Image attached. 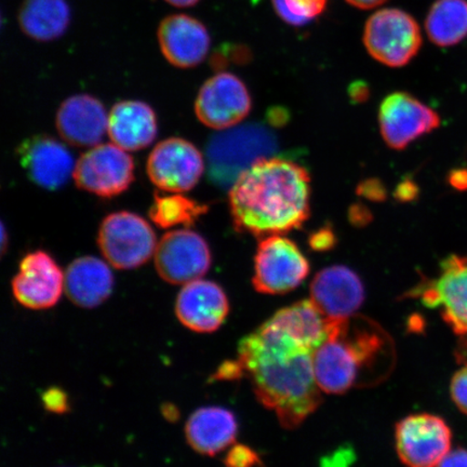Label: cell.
Wrapping results in <instances>:
<instances>
[{
  "mask_svg": "<svg viewBox=\"0 0 467 467\" xmlns=\"http://www.w3.org/2000/svg\"><path fill=\"white\" fill-rule=\"evenodd\" d=\"M230 312V302L223 289L210 280L197 279L184 285L175 302V314L181 324L200 334L217 331Z\"/></svg>",
  "mask_w": 467,
  "mask_h": 467,
  "instance_id": "18",
  "label": "cell"
},
{
  "mask_svg": "<svg viewBox=\"0 0 467 467\" xmlns=\"http://www.w3.org/2000/svg\"><path fill=\"white\" fill-rule=\"evenodd\" d=\"M17 159L28 178L46 190L61 189L74 173L73 156L67 146L46 134L25 140L17 148Z\"/></svg>",
  "mask_w": 467,
  "mask_h": 467,
  "instance_id": "17",
  "label": "cell"
},
{
  "mask_svg": "<svg viewBox=\"0 0 467 467\" xmlns=\"http://www.w3.org/2000/svg\"><path fill=\"white\" fill-rule=\"evenodd\" d=\"M167 3L175 5V7L185 8L192 7L196 5L200 0H166Z\"/></svg>",
  "mask_w": 467,
  "mask_h": 467,
  "instance_id": "37",
  "label": "cell"
},
{
  "mask_svg": "<svg viewBox=\"0 0 467 467\" xmlns=\"http://www.w3.org/2000/svg\"><path fill=\"white\" fill-rule=\"evenodd\" d=\"M395 365L392 338L381 326L364 317L329 321V334L314 353L318 387L327 394H344L373 387Z\"/></svg>",
  "mask_w": 467,
  "mask_h": 467,
  "instance_id": "3",
  "label": "cell"
},
{
  "mask_svg": "<svg viewBox=\"0 0 467 467\" xmlns=\"http://www.w3.org/2000/svg\"><path fill=\"white\" fill-rule=\"evenodd\" d=\"M13 294L21 306L31 309L55 306L62 296L64 275L57 262L45 251L28 254L13 279Z\"/></svg>",
  "mask_w": 467,
  "mask_h": 467,
  "instance_id": "15",
  "label": "cell"
},
{
  "mask_svg": "<svg viewBox=\"0 0 467 467\" xmlns=\"http://www.w3.org/2000/svg\"><path fill=\"white\" fill-rule=\"evenodd\" d=\"M208 212V206L181 194L165 195L155 192L150 218L161 229L177 225H192Z\"/></svg>",
  "mask_w": 467,
  "mask_h": 467,
  "instance_id": "27",
  "label": "cell"
},
{
  "mask_svg": "<svg viewBox=\"0 0 467 467\" xmlns=\"http://www.w3.org/2000/svg\"><path fill=\"white\" fill-rule=\"evenodd\" d=\"M42 400L45 409L50 412L63 414L68 411L67 395L61 389L50 388L45 390Z\"/></svg>",
  "mask_w": 467,
  "mask_h": 467,
  "instance_id": "31",
  "label": "cell"
},
{
  "mask_svg": "<svg viewBox=\"0 0 467 467\" xmlns=\"http://www.w3.org/2000/svg\"><path fill=\"white\" fill-rule=\"evenodd\" d=\"M451 429L434 414H412L396 425V451L407 467H437L451 451Z\"/></svg>",
  "mask_w": 467,
  "mask_h": 467,
  "instance_id": "8",
  "label": "cell"
},
{
  "mask_svg": "<svg viewBox=\"0 0 467 467\" xmlns=\"http://www.w3.org/2000/svg\"><path fill=\"white\" fill-rule=\"evenodd\" d=\"M238 232L256 237L301 229L311 209V178L305 167L283 159H262L239 175L230 191Z\"/></svg>",
  "mask_w": 467,
  "mask_h": 467,
  "instance_id": "2",
  "label": "cell"
},
{
  "mask_svg": "<svg viewBox=\"0 0 467 467\" xmlns=\"http://www.w3.org/2000/svg\"><path fill=\"white\" fill-rule=\"evenodd\" d=\"M366 191L372 192V191H370V189H369V190H368V189L364 188V192H366ZM373 192H375V194H376V192H377V194H379V192H379V191H373Z\"/></svg>",
  "mask_w": 467,
  "mask_h": 467,
  "instance_id": "40",
  "label": "cell"
},
{
  "mask_svg": "<svg viewBox=\"0 0 467 467\" xmlns=\"http://www.w3.org/2000/svg\"><path fill=\"white\" fill-rule=\"evenodd\" d=\"M5 247H7V232L5 230V225L2 224V253H5Z\"/></svg>",
  "mask_w": 467,
  "mask_h": 467,
  "instance_id": "39",
  "label": "cell"
},
{
  "mask_svg": "<svg viewBox=\"0 0 467 467\" xmlns=\"http://www.w3.org/2000/svg\"><path fill=\"white\" fill-rule=\"evenodd\" d=\"M112 271L95 256H83L68 265L64 274V291L75 306L83 308L97 307L112 294Z\"/></svg>",
  "mask_w": 467,
  "mask_h": 467,
  "instance_id": "21",
  "label": "cell"
},
{
  "mask_svg": "<svg viewBox=\"0 0 467 467\" xmlns=\"http://www.w3.org/2000/svg\"><path fill=\"white\" fill-rule=\"evenodd\" d=\"M276 150V137L258 124L215 134L207 145L209 178L220 186L233 185L254 162Z\"/></svg>",
  "mask_w": 467,
  "mask_h": 467,
  "instance_id": "4",
  "label": "cell"
},
{
  "mask_svg": "<svg viewBox=\"0 0 467 467\" xmlns=\"http://www.w3.org/2000/svg\"><path fill=\"white\" fill-rule=\"evenodd\" d=\"M250 93L236 75L219 73L202 85L195 102L197 119L215 130H230L250 113Z\"/></svg>",
  "mask_w": 467,
  "mask_h": 467,
  "instance_id": "12",
  "label": "cell"
},
{
  "mask_svg": "<svg viewBox=\"0 0 467 467\" xmlns=\"http://www.w3.org/2000/svg\"><path fill=\"white\" fill-rule=\"evenodd\" d=\"M384 141L394 150H404L441 124L434 109L406 92H395L384 99L379 112Z\"/></svg>",
  "mask_w": 467,
  "mask_h": 467,
  "instance_id": "14",
  "label": "cell"
},
{
  "mask_svg": "<svg viewBox=\"0 0 467 467\" xmlns=\"http://www.w3.org/2000/svg\"><path fill=\"white\" fill-rule=\"evenodd\" d=\"M431 308H441L454 334L467 338V256L451 255L441 262L437 278L411 292Z\"/></svg>",
  "mask_w": 467,
  "mask_h": 467,
  "instance_id": "10",
  "label": "cell"
},
{
  "mask_svg": "<svg viewBox=\"0 0 467 467\" xmlns=\"http://www.w3.org/2000/svg\"><path fill=\"white\" fill-rule=\"evenodd\" d=\"M157 34L163 57L175 67H195L208 55L209 33L195 17L169 16L161 22Z\"/></svg>",
  "mask_w": 467,
  "mask_h": 467,
  "instance_id": "19",
  "label": "cell"
},
{
  "mask_svg": "<svg viewBox=\"0 0 467 467\" xmlns=\"http://www.w3.org/2000/svg\"><path fill=\"white\" fill-rule=\"evenodd\" d=\"M437 467H467V451L462 448L455 449Z\"/></svg>",
  "mask_w": 467,
  "mask_h": 467,
  "instance_id": "34",
  "label": "cell"
},
{
  "mask_svg": "<svg viewBox=\"0 0 467 467\" xmlns=\"http://www.w3.org/2000/svg\"><path fill=\"white\" fill-rule=\"evenodd\" d=\"M226 467H254L260 464L259 455L247 446L236 445L227 453Z\"/></svg>",
  "mask_w": 467,
  "mask_h": 467,
  "instance_id": "29",
  "label": "cell"
},
{
  "mask_svg": "<svg viewBox=\"0 0 467 467\" xmlns=\"http://www.w3.org/2000/svg\"><path fill=\"white\" fill-rule=\"evenodd\" d=\"M460 358L467 361V338H462V344L460 348Z\"/></svg>",
  "mask_w": 467,
  "mask_h": 467,
  "instance_id": "38",
  "label": "cell"
},
{
  "mask_svg": "<svg viewBox=\"0 0 467 467\" xmlns=\"http://www.w3.org/2000/svg\"><path fill=\"white\" fill-rule=\"evenodd\" d=\"M108 132L112 142L126 151L148 148L157 136L155 112L141 101L117 103L109 114Z\"/></svg>",
  "mask_w": 467,
  "mask_h": 467,
  "instance_id": "23",
  "label": "cell"
},
{
  "mask_svg": "<svg viewBox=\"0 0 467 467\" xmlns=\"http://www.w3.org/2000/svg\"><path fill=\"white\" fill-rule=\"evenodd\" d=\"M451 394L455 406L467 416V363L452 377Z\"/></svg>",
  "mask_w": 467,
  "mask_h": 467,
  "instance_id": "30",
  "label": "cell"
},
{
  "mask_svg": "<svg viewBox=\"0 0 467 467\" xmlns=\"http://www.w3.org/2000/svg\"><path fill=\"white\" fill-rule=\"evenodd\" d=\"M364 44L377 61L390 67H405L421 48V29L405 11L379 10L366 23Z\"/></svg>",
  "mask_w": 467,
  "mask_h": 467,
  "instance_id": "6",
  "label": "cell"
},
{
  "mask_svg": "<svg viewBox=\"0 0 467 467\" xmlns=\"http://www.w3.org/2000/svg\"><path fill=\"white\" fill-rule=\"evenodd\" d=\"M425 29L431 43L457 45L467 36V0H437L426 16Z\"/></svg>",
  "mask_w": 467,
  "mask_h": 467,
  "instance_id": "26",
  "label": "cell"
},
{
  "mask_svg": "<svg viewBox=\"0 0 467 467\" xmlns=\"http://www.w3.org/2000/svg\"><path fill=\"white\" fill-rule=\"evenodd\" d=\"M314 353L270 320L239 344L244 375L256 399L276 414L285 429L299 428L323 400L315 377Z\"/></svg>",
  "mask_w": 467,
  "mask_h": 467,
  "instance_id": "1",
  "label": "cell"
},
{
  "mask_svg": "<svg viewBox=\"0 0 467 467\" xmlns=\"http://www.w3.org/2000/svg\"><path fill=\"white\" fill-rule=\"evenodd\" d=\"M335 244L336 236L329 227H323V229L315 232L312 234V236L309 237V244L317 251L330 250L335 246Z\"/></svg>",
  "mask_w": 467,
  "mask_h": 467,
  "instance_id": "32",
  "label": "cell"
},
{
  "mask_svg": "<svg viewBox=\"0 0 467 467\" xmlns=\"http://www.w3.org/2000/svg\"><path fill=\"white\" fill-rule=\"evenodd\" d=\"M347 2L358 9H372L379 7L388 0H347Z\"/></svg>",
  "mask_w": 467,
  "mask_h": 467,
  "instance_id": "35",
  "label": "cell"
},
{
  "mask_svg": "<svg viewBox=\"0 0 467 467\" xmlns=\"http://www.w3.org/2000/svg\"><path fill=\"white\" fill-rule=\"evenodd\" d=\"M71 22V10L66 0H25L19 11L20 27L38 42L60 38Z\"/></svg>",
  "mask_w": 467,
  "mask_h": 467,
  "instance_id": "25",
  "label": "cell"
},
{
  "mask_svg": "<svg viewBox=\"0 0 467 467\" xmlns=\"http://www.w3.org/2000/svg\"><path fill=\"white\" fill-rule=\"evenodd\" d=\"M73 178L80 190L97 196L120 195L134 180V161L116 144H99L80 157Z\"/></svg>",
  "mask_w": 467,
  "mask_h": 467,
  "instance_id": "9",
  "label": "cell"
},
{
  "mask_svg": "<svg viewBox=\"0 0 467 467\" xmlns=\"http://www.w3.org/2000/svg\"><path fill=\"white\" fill-rule=\"evenodd\" d=\"M149 178L161 191L185 192L195 188L204 171V161L194 144L171 138L156 145L149 156Z\"/></svg>",
  "mask_w": 467,
  "mask_h": 467,
  "instance_id": "13",
  "label": "cell"
},
{
  "mask_svg": "<svg viewBox=\"0 0 467 467\" xmlns=\"http://www.w3.org/2000/svg\"><path fill=\"white\" fill-rule=\"evenodd\" d=\"M212 251L204 238L189 229L165 234L157 244L155 266L168 284L186 285L206 275Z\"/></svg>",
  "mask_w": 467,
  "mask_h": 467,
  "instance_id": "11",
  "label": "cell"
},
{
  "mask_svg": "<svg viewBox=\"0 0 467 467\" xmlns=\"http://www.w3.org/2000/svg\"><path fill=\"white\" fill-rule=\"evenodd\" d=\"M109 115L95 97L78 95L67 99L58 109V134L75 148H95L108 130Z\"/></svg>",
  "mask_w": 467,
  "mask_h": 467,
  "instance_id": "20",
  "label": "cell"
},
{
  "mask_svg": "<svg viewBox=\"0 0 467 467\" xmlns=\"http://www.w3.org/2000/svg\"><path fill=\"white\" fill-rule=\"evenodd\" d=\"M268 320L313 352H317L329 334V320L311 299L279 309Z\"/></svg>",
  "mask_w": 467,
  "mask_h": 467,
  "instance_id": "24",
  "label": "cell"
},
{
  "mask_svg": "<svg viewBox=\"0 0 467 467\" xmlns=\"http://www.w3.org/2000/svg\"><path fill=\"white\" fill-rule=\"evenodd\" d=\"M309 265L299 247L282 235L262 239L254 258L253 285L259 294L285 295L299 287Z\"/></svg>",
  "mask_w": 467,
  "mask_h": 467,
  "instance_id": "7",
  "label": "cell"
},
{
  "mask_svg": "<svg viewBox=\"0 0 467 467\" xmlns=\"http://www.w3.org/2000/svg\"><path fill=\"white\" fill-rule=\"evenodd\" d=\"M365 300L364 285L358 274L336 265L317 273L311 285V301L327 320L354 317Z\"/></svg>",
  "mask_w": 467,
  "mask_h": 467,
  "instance_id": "16",
  "label": "cell"
},
{
  "mask_svg": "<svg viewBox=\"0 0 467 467\" xmlns=\"http://www.w3.org/2000/svg\"><path fill=\"white\" fill-rule=\"evenodd\" d=\"M98 244L105 259L117 270H133L155 254L156 235L148 221L136 213H110L102 221Z\"/></svg>",
  "mask_w": 467,
  "mask_h": 467,
  "instance_id": "5",
  "label": "cell"
},
{
  "mask_svg": "<svg viewBox=\"0 0 467 467\" xmlns=\"http://www.w3.org/2000/svg\"><path fill=\"white\" fill-rule=\"evenodd\" d=\"M162 416L165 417L168 421L175 422L180 418L179 409L172 404H165L161 408Z\"/></svg>",
  "mask_w": 467,
  "mask_h": 467,
  "instance_id": "36",
  "label": "cell"
},
{
  "mask_svg": "<svg viewBox=\"0 0 467 467\" xmlns=\"http://www.w3.org/2000/svg\"><path fill=\"white\" fill-rule=\"evenodd\" d=\"M273 5L285 23L302 26L324 13L327 0H273Z\"/></svg>",
  "mask_w": 467,
  "mask_h": 467,
  "instance_id": "28",
  "label": "cell"
},
{
  "mask_svg": "<svg viewBox=\"0 0 467 467\" xmlns=\"http://www.w3.org/2000/svg\"><path fill=\"white\" fill-rule=\"evenodd\" d=\"M238 424L235 416L221 407H203L192 414L185 436L192 451L214 457L235 442Z\"/></svg>",
  "mask_w": 467,
  "mask_h": 467,
  "instance_id": "22",
  "label": "cell"
},
{
  "mask_svg": "<svg viewBox=\"0 0 467 467\" xmlns=\"http://www.w3.org/2000/svg\"><path fill=\"white\" fill-rule=\"evenodd\" d=\"M244 375L243 367L239 364V361H226L223 365H221L217 373L213 377V379L218 381H235V379H241Z\"/></svg>",
  "mask_w": 467,
  "mask_h": 467,
  "instance_id": "33",
  "label": "cell"
}]
</instances>
